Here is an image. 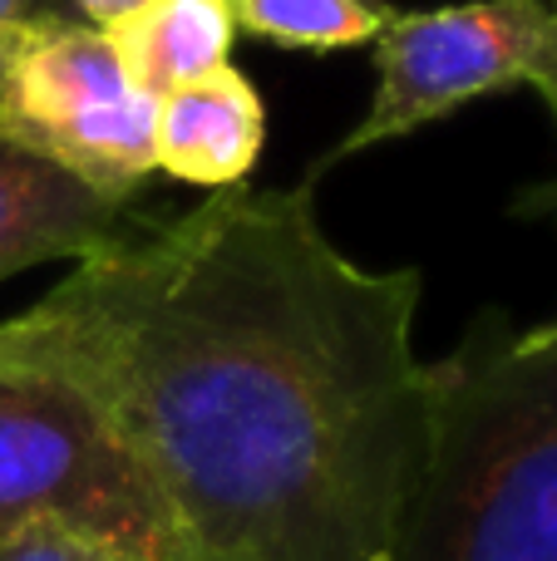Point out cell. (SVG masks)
I'll use <instances>...</instances> for the list:
<instances>
[{"mask_svg":"<svg viewBox=\"0 0 557 561\" xmlns=\"http://www.w3.org/2000/svg\"><path fill=\"white\" fill-rule=\"evenodd\" d=\"M414 266L365 272L311 187H217L0 325L163 503L183 561H390L430 444Z\"/></svg>","mask_w":557,"mask_h":561,"instance_id":"obj_1","label":"cell"},{"mask_svg":"<svg viewBox=\"0 0 557 561\" xmlns=\"http://www.w3.org/2000/svg\"><path fill=\"white\" fill-rule=\"evenodd\" d=\"M430 369V444L390 561H557V330L484 310Z\"/></svg>","mask_w":557,"mask_h":561,"instance_id":"obj_2","label":"cell"},{"mask_svg":"<svg viewBox=\"0 0 557 561\" xmlns=\"http://www.w3.org/2000/svg\"><path fill=\"white\" fill-rule=\"evenodd\" d=\"M30 527L183 561L163 503L104 419L59 379L0 365V542Z\"/></svg>","mask_w":557,"mask_h":561,"instance_id":"obj_3","label":"cell"},{"mask_svg":"<svg viewBox=\"0 0 557 561\" xmlns=\"http://www.w3.org/2000/svg\"><path fill=\"white\" fill-rule=\"evenodd\" d=\"M158 99L128 75L99 25L75 15H35L0 49V138L39 153L114 203L158 173Z\"/></svg>","mask_w":557,"mask_h":561,"instance_id":"obj_4","label":"cell"},{"mask_svg":"<svg viewBox=\"0 0 557 561\" xmlns=\"http://www.w3.org/2000/svg\"><path fill=\"white\" fill-rule=\"evenodd\" d=\"M557 65L553 0H459L440 10H395L375 39L371 114L336 144L326 163L405 138L503 89H543Z\"/></svg>","mask_w":557,"mask_h":561,"instance_id":"obj_5","label":"cell"},{"mask_svg":"<svg viewBox=\"0 0 557 561\" xmlns=\"http://www.w3.org/2000/svg\"><path fill=\"white\" fill-rule=\"evenodd\" d=\"M138 227L128 203L0 138V280L39 262H89Z\"/></svg>","mask_w":557,"mask_h":561,"instance_id":"obj_6","label":"cell"},{"mask_svg":"<svg viewBox=\"0 0 557 561\" xmlns=\"http://www.w3.org/2000/svg\"><path fill=\"white\" fill-rule=\"evenodd\" d=\"M266 104L237 65H217L158 94L154 158L187 187H237L262 158Z\"/></svg>","mask_w":557,"mask_h":561,"instance_id":"obj_7","label":"cell"},{"mask_svg":"<svg viewBox=\"0 0 557 561\" xmlns=\"http://www.w3.org/2000/svg\"><path fill=\"white\" fill-rule=\"evenodd\" d=\"M104 35L124 55L128 75L158 99L187 79L207 75V69L227 65L237 39V15L232 0H148L144 10H134Z\"/></svg>","mask_w":557,"mask_h":561,"instance_id":"obj_8","label":"cell"},{"mask_svg":"<svg viewBox=\"0 0 557 561\" xmlns=\"http://www.w3.org/2000/svg\"><path fill=\"white\" fill-rule=\"evenodd\" d=\"M237 30L252 39H266L276 49H331L375 45L380 30L395 20V5L385 0H232Z\"/></svg>","mask_w":557,"mask_h":561,"instance_id":"obj_9","label":"cell"},{"mask_svg":"<svg viewBox=\"0 0 557 561\" xmlns=\"http://www.w3.org/2000/svg\"><path fill=\"white\" fill-rule=\"evenodd\" d=\"M0 561H128V557H114L109 547L55 533V527H30V533H15L0 542Z\"/></svg>","mask_w":557,"mask_h":561,"instance_id":"obj_10","label":"cell"},{"mask_svg":"<svg viewBox=\"0 0 557 561\" xmlns=\"http://www.w3.org/2000/svg\"><path fill=\"white\" fill-rule=\"evenodd\" d=\"M148 0H69V15L84 20V25H99V30H114L118 20H128L134 10H144Z\"/></svg>","mask_w":557,"mask_h":561,"instance_id":"obj_11","label":"cell"},{"mask_svg":"<svg viewBox=\"0 0 557 561\" xmlns=\"http://www.w3.org/2000/svg\"><path fill=\"white\" fill-rule=\"evenodd\" d=\"M20 20H30V0H0V49H5L10 30H15Z\"/></svg>","mask_w":557,"mask_h":561,"instance_id":"obj_12","label":"cell"},{"mask_svg":"<svg viewBox=\"0 0 557 561\" xmlns=\"http://www.w3.org/2000/svg\"><path fill=\"white\" fill-rule=\"evenodd\" d=\"M35 15H69V0H30V20Z\"/></svg>","mask_w":557,"mask_h":561,"instance_id":"obj_13","label":"cell"},{"mask_svg":"<svg viewBox=\"0 0 557 561\" xmlns=\"http://www.w3.org/2000/svg\"><path fill=\"white\" fill-rule=\"evenodd\" d=\"M543 99H548V108H553V118H557V65H553V75H548V84L538 89Z\"/></svg>","mask_w":557,"mask_h":561,"instance_id":"obj_14","label":"cell"},{"mask_svg":"<svg viewBox=\"0 0 557 561\" xmlns=\"http://www.w3.org/2000/svg\"><path fill=\"white\" fill-rule=\"evenodd\" d=\"M128 561H163V557H128Z\"/></svg>","mask_w":557,"mask_h":561,"instance_id":"obj_15","label":"cell"},{"mask_svg":"<svg viewBox=\"0 0 557 561\" xmlns=\"http://www.w3.org/2000/svg\"><path fill=\"white\" fill-rule=\"evenodd\" d=\"M553 330H557V320H553Z\"/></svg>","mask_w":557,"mask_h":561,"instance_id":"obj_16","label":"cell"},{"mask_svg":"<svg viewBox=\"0 0 557 561\" xmlns=\"http://www.w3.org/2000/svg\"><path fill=\"white\" fill-rule=\"evenodd\" d=\"M553 5H557V0H553Z\"/></svg>","mask_w":557,"mask_h":561,"instance_id":"obj_17","label":"cell"}]
</instances>
